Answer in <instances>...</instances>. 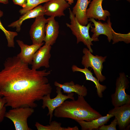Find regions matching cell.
<instances>
[{
	"mask_svg": "<svg viewBox=\"0 0 130 130\" xmlns=\"http://www.w3.org/2000/svg\"><path fill=\"white\" fill-rule=\"evenodd\" d=\"M0 71V96L6 107H36L35 102L51 94L52 88L47 77L50 71L30 68L16 56L8 57Z\"/></svg>",
	"mask_w": 130,
	"mask_h": 130,
	"instance_id": "obj_1",
	"label": "cell"
},
{
	"mask_svg": "<svg viewBox=\"0 0 130 130\" xmlns=\"http://www.w3.org/2000/svg\"><path fill=\"white\" fill-rule=\"evenodd\" d=\"M54 112L56 117L70 118L76 121H90L102 116L91 107L84 97L78 95L77 100L65 101Z\"/></svg>",
	"mask_w": 130,
	"mask_h": 130,
	"instance_id": "obj_2",
	"label": "cell"
},
{
	"mask_svg": "<svg viewBox=\"0 0 130 130\" xmlns=\"http://www.w3.org/2000/svg\"><path fill=\"white\" fill-rule=\"evenodd\" d=\"M89 20L93 22L94 26V27H91V31L93 33L91 37L92 41H98L99 35L103 34L107 37L109 42L112 40L113 44L119 41H123L127 44L130 43V32L125 34L115 32L112 28V23L109 17L107 22L104 23L99 21H97L93 18L90 19Z\"/></svg>",
	"mask_w": 130,
	"mask_h": 130,
	"instance_id": "obj_3",
	"label": "cell"
},
{
	"mask_svg": "<svg viewBox=\"0 0 130 130\" xmlns=\"http://www.w3.org/2000/svg\"><path fill=\"white\" fill-rule=\"evenodd\" d=\"M70 23H67L66 24L71 30L72 33L76 37L77 43L83 42L91 53L93 52L91 46L93 45L92 41L90 36L89 31L92 26L91 22L87 24L86 26L80 24L78 21L72 11L69 8Z\"/></svg>",
	"mask_w": 130,
	"mask_h": 130,
	"instance_id": "obj_4",
	"label": "cell"
},
{
	"mask_svg": "<svg viewBox=\"0 0 130 130\" xmlns=\"http://www.w3.org/2000/svg\"><path fill=\"white\" fill-rule=\"evenodd\" d=\"M34 112L33 108L20 107L12 109L6 112L5 117L13 123L16 130H31L28 125V118Z\"/></svg>",
	"mask_w": 130,
	"mask_h": 130,
	"instance_id": "obj_5",
	"label": "cell"
},
{
	"mask_svg": "<svg viewBox=\"0 0 130 130\" xmlns=\"http://www.w3.org/2000/svg\"><path fill=\"white\" fill-rule=\"evenodd\" d=\"M83 52L84 55L82 58V65L84 67H91L99 81L102 82L104 81L106 77L102 74V72L103 68V64L105 61L107 56L94 55L86 48H83Z\"/></svg>",
	"mask_w": 130,
	"mask_h": 130,
	"instance_id": "obj_6",
	"label": "cell"
},
{
	"mask_svg": "<svg viewBox=\"0 0 130 130\" xmlns=\"http://www.w3.org/2000/svg\"><path fill=\"white\" fill-rule=\"evenodd\" d=\"M129 83L125 74L119 73L116 80L115 92L111 95V103L114 107L130 103V96L125 91L129 87Z\"/></svg>",
	"mask_w": 130,
	"mask_h": 130,
	"instance_id": "obj_7",
	"label": "cell"
},
{
	"mask_svg": "<svg viewBox=\"0 0 130 130\" xmlns=\"http://www.w3.org/2000/svg\"><path fill=\"white\" fill-rule=\"evenodd\" d=\"M61 89L60 87H57L56 92L57 95L56 97L51 98V94H49L44 96L42 99L43 102L42 107L43 109H44L47 107L48 110L47 116H49V123L52 121L53 112L56 108L60 106L67 99H70L72 100L75 99L74 93H68L67 95H64L63 94Z\"/></svg>",
	"mask_w": 130,
	"mask_h": 130,
	"instance_id": "obj_8",
	"label": "cell"
},
{
	"mask_svg": "<svg viewBox=\"0 0 130 130\" xmlns=\"http://www.w3.org/2000/svg\"><path fill=\"white\" fill-rule=\"evenodd\" d=\"M108 114L113 115L116 119L119 129H129L130 123V103L114 107Z\"/></svg>",
	"mask_w": 130,
	"mask_h": 130,
	"instance_id": "obj_9",
	"label": "cell"
},
{
	"mask_svg": "<svg viewBox=\"0 0 130 130\" xmlns=\"http://www.w3.org/2000/svg\"><path fill=\"white\" fill-rule=\"evenodd\" d=\"M48 20L44 16L35 18L31 25L29 34L33 44H39L43 42L45 36V26Z\"/></svg>",
	"mask_w": 130,
	"mask_h": 130,
	"instance_id": "obj_10",
	"label": "cell"
},
{
	"mask_svg": "<svg viewBox=\"0 0 130 130\" xmlns=\"http://www.w3.org/2000/svg\"><path fill=\"white\" fill-rule=\"evenodd\" d=\"M51 46L45 44L41 47L34 55L31 68L38 70L42 67L46 68H49V60L51 57Z\"/></svg>",
	"mask_w": 130,
	"mask_h": 130,
	"instance_id": "obj_11",
	"label": "cell"
},
{
	"mask_svg": "<svg viewBox=\"0 0 130 130\" xmlns=\"http://www.w3.org/2000/svg\"><path fill=\"white\" fill-rule=\"evenodd\" d=\"M43 6L45 15L55 17L65 16L64 11L70 5L65 0H50Z\"/></svg>",
	"mask_w": 130,
	"mask_h": 130,
	"instance_id": "obj_12",
	"label": "cell"
},
{
	"mask_svg": "<svg viewBox=\"0 0 130 130\" xmlns=\"http://www.w3.org/2000/svg\"><path fill=\"white\" fill-rule=\"evenodd\" d=\"M103 0H92L86 12V16L88 19L93 18L105 21L107 16L110 15V12L104 10L102 4Z\"/></svg>",
	"mask_w": 130,
	"mask_h": 130,
	"instance_id": "obj_13",
	"label": "cell"
},
{
	"mask_svg": "<svg viewBox=\"0 0 130 130\" xmlns=\"http://www.w3.org/2000/svg\"><path fill=\"white\" fill-rule=\"evenodd\" d=\"M16 42L21 49L20 52L16 56L23 62L29 65H31L34 54L44 43L28 45L19 40H17Z\"/></svg>",
	"mask_w": 130,
	"mask_h": 130,
	"instance_id": "obj_14",
	"label": "cell"
},
{
	"mask_svg": "<svg viewBox=\"0 0 130 130\" xmlns=\"http://www.w3.org/2000/svg\"><path fill=\"white\" fill-rule=\"evenodd\" d=\"M45 26V44L52 46L56 42L59 33V25L53 17H50Z\"/></svg>",
	"mask_w": 130,
	"mask_h": 130,
	"instance_id": "obj_15",
	"label": "cell"
},
{
	"mask_svg": "<svg viewBox=\"0 0 130 130\" xmlns=\"http://www.w3.org/2000/svg\"><path fill=\"white\" fill-rule=\"evenodd\" d=\"M45 15V12L43 6L39 5L23 14L18 20L12 23L8 26L13 28L15 27L16 31L19 32L20 31L21 26L23 22L25 20Z\"/></svg>",
	"mask_w": 130,
	"mask_h": 130,
	"instance_id": "obj_16",
	"label": "cell"
},
{
	"mask_svg": "<svg viewBox=\"0 0 130 130\" xmlns=\"http://www.w3.org/2000/svg\"><path fill=\"white\" fill-rule=\"evenodd\" d=\"M91 0H77L72 11L79 22L84 26H86L88 23L89 20L86 13L87 6Z\"/></svg>",
	"mask_w": 130,
	"mask_h": 130,
	"instance_id": "obj_17",
	"label": "cell"
},
{
	"mask_svg": "<svg viewBox=\"0 0 130 130\" xmlns=\"http://www.w3.org/2000/svg\"><path fill=\"white\" fill-rule=\"evenodd\" d=\"M54 85L61 88L63 90V92L65 93L68 94L74 92L78 95L84 97L87 94L88 90L85 86L78 84H75L73 81L64 83L62 84L55 81L54 82Z\"/></svg>",
	"mask_w": 130,
	"mask_h": 130,
	"instance_id": "obj_18",
	"label": "cell"
},
{
	"mask_svg": "<svg viewBox=\"0 0 130 130\" xmlns=\"http://www.w3.org/2000/svg\"><path fill=\"white\" fill-rule=\"evenodd\" d=\"M113 117V115L108 113L105 116H102L90 121L82 120L76 121L81 126L82 130H92L98 129L101 126L106 124Z\"/></svg>",
	"mask_w": 130,
	"mask_h": 130,
	"instance_id": "obj_19",
	"label": "cell"
},
{
	"mask_svg": "<svg viewBox=\"0 0 130 130\" xmlns=\"http://www.w3.org/2000/svg\"><path fill=\"white\" fill-rule=\"evenodd\" d=\"M72 69L74 72H78L83 73L85 75L86 80L91 81L95 84L98 96L100 98L103 97V93L106 89V86L101 84L97 78L93 76L92 72L88 68L84 67L83 69L75 65H73L72 67Z\"/></svg>",
	"mask_w": 130,
	"mask_h": 130,
	"instance_id": "obj_20",
	"label": "cell"
},
{
	"mask_svg": "<svg viewBox=\"0 0 130 130\" xmlns=\"http://www.w3.org/2000/svg\"><path fill=\"white\" fill-rule=\"evenodd\" d=\"M35 126L38 130H78V127H63L61 126V124L56 121H51L49 124L43 125L38 122H36Z\"/></svg>",
	"mask_w": 130,
	"mask_h": 130,
	"instance_id": "obj_21",
	"label": "cell"
},
{
	"mask_svg": "<svg viewBox=\"0 0 130 130\" xmlns=\"http://www.w3.org/2000/svg\"><path fill=\"white\" fill-rule=\"evenodd\" d=\"M3 15V12L0 10V19ZM0 29L3 32L6 36L8 46L9 47L14 48L15 47L14 38L18 35L17 33L16 32L9 31L6 30L2 25L0 19Z\"/></svg>",
	"mask_w": 130,
	"mask_h": 130,
	"instance_id": "obj_22",
	"label": "cell"
},
{
	"mask_svg": "<svg viewBox=\"0 0 130 130\" xmlns=\"http://www.w3.org/2000/svg\"><path fill=\"white\" fill-rule=\"evenodd\" d=\"M50 0H27L25 6L19 11L21 14H23L26 12L32 10L41 4L45 3Z\"/></svg>",
	"mask_w": 130,
	"mask_h": 130,
	"instance_id": "obj_23",
	"label": "cell"
},
{
	"mask_svg": "<svg viewBox=\"0 0 130 130\" xmlns=\"http://www.w3.org/2000/svg\"><path fill=\"white\" fill-rule=\"evenodd\" d=\"M5 101L4 99L0 96V123L3 121L6 113V107Z\"/></svg>",
	"mask_w": 130,
	"mask_h": 130,
	"instance_id": "obj_24",
	"label": "cell"
},
{
	"mask_svg": "<svg viewBox=\"0 0 130 130\" xmlns=\"http://www.w3.org/2000/svg\"><path fill=\"white\" fill-rule=\"evenodd\" d=\"M117 122L116 119L115 118L110 124L108 125H103L101 126L98 129L100 130H116V126Z\"/></svg>",
	"mask_w": 130,
	"mask_h": 130,
	"instance_id": "obj_25",
	"label": "cell"
},
{
	"mask_svg": "<svg viewBox=\"0 0 130 130\" xmlns=\"http://www.w3.org/2000/svg\"><path fill=\"white\" fill-rule=\"evenodd\" d=\"M12 0L15 4L19 5L22 8L25 6L27 2V0Z\"/></svg>",
	"mask_w": 130,
	"mask_h": 130,
	"instance_id": "obj_26",
	"label": "cell"
},
{
	"mask_svg": "<svg viewBox=\"0 0 130 130\" xmlns=\"http://www.w3.org/2000/svg\"><path fill=\"white\" fill-rule=\"evenodd\" d=\"M0 3L6 4L8 3V0H0Z\"/></svg>",
	"mask_w": 130,
	"mask_h": 130,
	"instance_id": "obj_27",
	"label": "cell"
},
{
	"mask_svg": "<svg viewBox=\"0 0 130 130\" xmlns=\"http://www.w3.org/2000/svg\"><path fill=\"white\" fill-rule=\"evenodd\" d=\"M68 1V3L70 5H71L74 3V0H65Z\"/></svg>",
	"mask_w": 130,
	"mask_h": 130,
	"instance_id": "obj_28",
	"label": "cell"
},
{
	"mask_svg": "<svg viewBox=\"0 0 130 130\" xmlns=\"http://www.w3.org/2000/svg\"><path fill=\"white\" fill-rule=\"evenodd\" d=\"M117 0V1H118V0ZM127 0V1H129V2H130V0Z\"/></svg>",
	"mask_w": 130,
	"mask_h": 130,
	"instance_id": "obj_29",
	"label": "cell"
}]
</instances>
